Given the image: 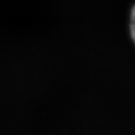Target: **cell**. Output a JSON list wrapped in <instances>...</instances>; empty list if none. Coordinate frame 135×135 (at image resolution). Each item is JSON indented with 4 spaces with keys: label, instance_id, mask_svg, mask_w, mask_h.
I'll use <instances>...</instances> for the list:
<instances>
[{
    "label": "cell",
    "instance_id": "6da1fadb",
    "mask_svg": "<svg viewBox=\"0 0 135 135\" xmlns=\"http://www.w3.org/2000/svg\"><path fill=\"white\" fill-rule=\"evenodd\" d=\"M128 31L129 36L132 43L135 46V3L132 5L129 12V18H128Z\"/></svg>",
    "mask_w": 135,
    "mask_h": 135
}]
</instances>
